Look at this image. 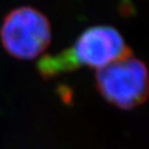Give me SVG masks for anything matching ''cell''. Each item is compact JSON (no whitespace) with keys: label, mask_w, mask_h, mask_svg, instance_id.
Instances as JSON below:
<instances>
[{"label":"cell","mask_w":149,"mask_h":149,"mask_svg":"<svg viewBox=\"0 0 149 149\" xmlns=\"http://www.w3.org/2000/svg\"><path fill=\"white\" fill-rule=\"evenodd\" d=\"M129 55L132 51L116 29L98 26L85 30L63 51L43 56L38 62V70L44 79H50L81 68L103 69Z\"/></svg>","instance_id":"obj_1"},{"label":"cell","mask_w":149,"mask_h":149,"mask_svg":"<svg viewBox=\"0 0 149 149\" xmlns=\"http://www.w3.org/2000/svg\"><path fill=\"white\" fill-rule=\"evenodd\" d=\"M3 48L20 60L36 59L51 42L48 18L33 7H19L9 12L0 30Z\"/></svg>","instance_id":"obj_3"},{"label":"cell","mask_w":149,"mask_h":149,"mask_svg":"<svg viewBox=\"0 0 149 149\" xmlns=\"http://www.w3.org/2000/svg\"><path fill=\"white\" fill-rule=\"evenodd\" d=\"M95 79L103 98L118 108L132 109L149 97L148 69L133 55L96 70Z\"/></svg>","instance_id":"obj_2"}]
</instances>
